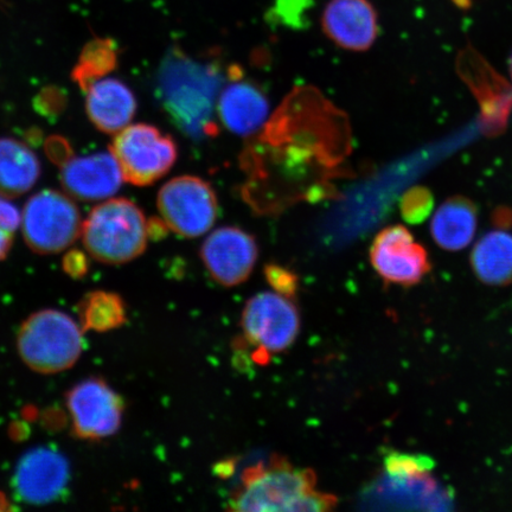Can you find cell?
<instances>
[{"label":"cell","instance_id":"obj_28","mask_svg":"<svg viewBox=\"0 0 512 512\" xmlns=\"http://www.w3.org/2000/svg\"><path fill=\"white\" fill-rule=\"evenodd\" d=\"M8 509V501H6V499L2 495H0V511Z\"/></svg>","mask_w":512,"mask_h":512},{"label":"cell","instance_id":"obj_27","mask_svg":"<svg viewBox=\"0 0 512 512\" xmlns=\"http://www.w3.org/2000/svg\"><path fill=\"white\" fill-rule=\"evenodd\" d=\"M495 224L499 227H509L512 224V211L509 209H499L495 214Z\"/></svg>","mask_w":512,"mask_h":512},{"label":"cell","instance_id":"obj_9","mask_svg":"<svg viewBox=\"0 0 512 512\" xmlns=\"http://www.w3.org/2000/svg\"><path fill=\"white\" fill-rule=\"evenodd\" d=\"M369 259L375 272L389 285L412 287L432 271L426 248L401 224L384 228L376 235Z\"/></svg>","mask_w":512,"mask_h":512},{"label":"cell","instance_id":"obj_15","mask_svg":"<svg viewBox=\"0 0 512 512\" xmlns=\"http://www.w3.org/2000/svg\"><path fill=\"white\" fill-rule=\"evenodd\" d=\"M86 93V112L96 130L115 134L130 125L137 112V99L132 89L118 79H101Z\"/></svg>","mask_w":512,"mask_h":512},{"label":"cell","instance_id":"obj_24","mask_svg":"<svg viewBox=\"0 0 512 512\" xmlns=\"http://www.w3.org/2000/svg\"><path fill=\"white\" fill-rule=\"evenodd\" d=\"M21 220L22 213L15 204L0 196V261L9 255Z\"/></svg>","mask_w":512,"mask_h":512},{"label":"cell","instance_id":"obj_7","mask_svg":"<svg viewBox=\"0 0 512 512\" xmlns=\"http://www.w3.org/2000/svg\"><path fill=\"white\" fill-rule=\"evenodd\" d=\"M110 152L125 181L137 187H149L168 175L178 158L174 138L149 124L128 125L115 134Z\"/></svg>","mask_w":512,"mask_h":512},{"label":"cell","instance_id":"obj_17","mask_svg":"<svg viewBox=\"0 0 512 512\" xmlns=\"http://www.w3.org/2000/svg\"><path fill=\"white\" fill-rule=\"evenodd\" d=\"M478 209L470 198H448L434 214L431 234L440 248L450 252L462 251L475 238Z\"/></svg>","mask_w":512,"mask_h":512},{"label":"cell","instance_id":"obj_5","mask_svg":"<svg viewBox=\"0 0 512 512\" xmlns=\"http://www.w3.org/2000/svg\"><path fill=\"white\" fill-rule=\"evenodd\" d=\"M240 325L243 341L253 350V360L266 364L273 355L290 349L297 341L302 319L293 299L267 291L248 299Z\"/></svg>","mask_w":512,"mask_h":512},{"label":"cell","instance_id":"obj_10","mask_svg":"<svg viewBox=\"0 0 512 512\" xmlns=\"http://www.w3.org/2000/svg\"><path fill=\"white\" fill-rule=\"evenodd\" d=\"M67 408L73 430L82 439L110 438L123 422V400L99 379L76 384L67 395Z\"/></svg>","mask_w":512,"mask_h":512},{"label":"cell","instance_id":"obj_12","mask_svg":"<svg viewBox=\"0 0 512 512\" xmlns=\"http://www.w3.org/2000/svg\"><path fill=\"white\" fill-rule=\"evenodd\" d=\"M322 29L337 47L361 53L379 37V16L370 0H330L323 11Z\"/></svg>","mask_w":512,"mask_h":512},{"label":"cell","instance_id":"obj_1","mask_svg":"<svg viewBox=\"0 0 512 512\" xmlns=\"http://www.w3.org/2000/svg\"><path fill=\"white\" fill-rule=\"evenodd\" d=\"M338 499L318 489L315 471L294 466L274 456L247 467L228 509L255 512H323L336 508Z\"/></svg>","mask_w":512,"mask_h":512},{"label":"cell","instance_id":"obj_13","mask_svg":"<svg viewBox=\"0 0 512 512\" xmlns=\"http://www.w3.org/2000/svg\"><path fill=\"white\" fill-rule=\"evenodd\" d=\"M68 480L67 459L53 448L38 447L19 460L14 486L23 502L46 504L66 490Z\"/></svg>","mask_w":512,"mask_h":512},{"label":"cell","instance_id":"obj_26","mask_svg":"<svg viewBox=\"0 0 512 512\" xmlns=\"http://www.w3.org/2000/svg\"><path fill=\"white\" fill-rule=\"evenodd\" d=\"M63 267L69 275L80 277V275L86 273V256L78 251H72L66 255V258H64Z\"/></svg>","mask_w":512,"mask_h":512},{"label":"cell","instance_id":"obj_3","mask_svg":"<svg viewBox=\"0 0 512 512\" xmlns=\"http://www.w3.org/2000/svg\"><path fill=\"white\" fill-rule=\"evenodd\" d=\"M220 79L208 67L176 55L160 69L158 88L165 111L192 137L211 133L214 99Z\"/></svg>","mask_w":512,"mask_h":512},{"label":"cell","instance_id":"obj_14","mask_svg":"<svg viewBox=\"0 0 512 512\" xmlns=\"http://www.w3.org/2000/svg\"><path fill=\"white\" fill-rule=\"evenodd\" d=\"M60 178L66 194L83 202L108 200L125 181L111 152L67 159Z\"/></svg>","mask_w":512,"mask_h":512},{"label":"cell","instance_id":"obj_22","mask_svg":"<svg viewBox=\"0 0 512 512\" xmlns=\"http://www.w3.org/2000/svg\"><path fill=\"white\" fill-rule=\"evenodd\" d=\"M434 463L431 458L402 452H390L384 459V469L393 482H420L430 475Z\"/></svg>","mask_w":512,"mask_h":512},{"label":"cell","instance_id":"obj_16","mask_svg":"<svg viewBox=\"0 0 512 512\" xmlns=\"http://www.w3.org/2000/svg\"><path fill=\"white\" fill-rule=\"evenodd\" d=\"M217 112L229 132L246 137L259 131L270 113V102L261 89L240 78L223 89Z\"/></svg>","mask_w":512,"mask_h":512},{"label":"cell","instance_id":"obj_4","mask_svg":"<svg viewBox=\"0 0 512 512\" xmlns=\"http://www.w3.org/2000/svg\"><path fill=\"white\" fill-rule=\"evenodd\" d=\"M83 328L59 310H42L31 315L18 332L19 356L40 374H57L74 366L82 354Z\"/></svg>","mask_w":512,"mask_h":512},{"label":"cell","instance_id":"obj_18","mask_svg":"<svg viewBox=\"0 0 512 512\" xmlns=\"http://www.w3.org/2000/svg\"><path fill=\"white\" fill-rule=\"evenodd\" d=\"M40 176V160L28 145L14 138H0V196L27 194Z\"/></svg>","mask_w":512,"mask_h":512},{"label":"cell","instance_id":"obj_8","mask_svg":"<svg viewBox=\"0 0 512 512\" xmlns=\"http://www.w3.org/2000/svg\"><path fill=\"white\" fill-rule=\"evenodd\" d=\"M157 208L165 227L185 239L207 234L219 217V200L211 185L196 176H179L158 192Z\"/></svg>","mask_w":512,"mask_h":512},{"label":"cell","instance_id":"obj_21","mask_svg":"<svg viewBox=\"0 0 512 512\" xmlns=\"http://www.w3.org/2000/svg\"><path fill=\"white\" fill-rule=\"evenodd\" d=\"M126 307L118 294L94 292L80 305V324L83 330L107 332L125 323Z\"/></svg>","mask_w":512,"mask_h":512},{"label":"cell","instance_id":"obj_19","mask_svg":"<svg viewBox=\"0 0 512 512\" xmlns=\"http://www.w3.org/2000/svg\"><path fill=\"white\" fill-rule=\"evenodd\" d=\"M471 266L485 285L512 284V235L499 229L485 234L473 248Z\"/></svg>","mask_w":512,"mask_h":512},{"label":"cell","instance_id":"obj_6","mask_svg":"<svg viewBox=\"0 0 512 512\" xmlns=\"http://www.w3.org/2000/svg\"><path fill=\"white\" fill-rule=\"evenodd\" d=\"M82 224L80 210L72 197L56 190L37 192L22 211L24 241L37 254L66 251L81 238Z\"/></svg>","mask_w":512,"mask_h":512},{"label":"cell","instance_id":"obj_23","mask_svg":"<svg viewBox=\"0 0 512 512\" xmlns=\"http://www.w3.org/2000/svg\"><path fill=\"white\" fill-rule=\"evenodd\" d=\"M434 207L432 192L425 187H414L405 192L400 201L403 219L408 223L424 222Z\"/></svg>","mask_w":512,"mask_h":512},{"label":"cell","instance_id":"obj_20","mask_svg":"<svg viewBox=\"0 0 512 512\" xmlns=\"http://www.w3.org/2000/svg\"><path fill=\"white\" fill-rule=\"evenodd\" d=\"M118 64V49L107 38H95L81 51L79 61L72 72V79L83 92L94 82L112 73Z\"/></svg>","mask_w":512,"mask_h":512},{"label":"cell","instance_id":"obj_25","mask_svg":"<svg viewBox=\"0 0 512 512\" xmlns=\"http://www.w3.org/2000/svg\"><path fill=\"white\" fill-rule=\"evenodd\" d=\"M265 275L267 283L273 287V291L291 299L296 296L298 291L296 274L283 266L271 264L266 266Z\"/></svg>","mask_w":512,"mask_h":512},{"label":"cell","instance_id":"obj_2","mask_svg":"<svg viewBox=\"0 0 512 512\" xmlns=\"http://www.w3.org/2000/svg\"><path fill=\"white\" fill-rule=\"evenodd\" d=\"M86 251L107 265H123L139 258L151 238L150 221L127 198H108L96 206L82 224Z\"/></svg>","mask_w":512,"mask_h":512},{"label":"cell","instance_id":"obj_29","mask_svg":"<svg viewBox=\"0 0 512 512\" xmlns=\"http://www.w3.org/2000/svg\"><path fill=\"white\" fill-rule=\"evenodd\" d=\"M510 72H511V76H512V55H511V59H510Z\"/></svg>","mask_w":512,"mask_h":512},{"label":"cell","instance_id":"obj_11","mask_svg":"<svg viewBox=\"0 0 512 512\" xmlns=\"http://www.w3.org/2000/svg\"><path fill=\"white\" fill-rule=\"evenodd\" d=\"M200 256L211 279L232 288L251 277L259 259V246L246 230L227 226L214 230L204 240Z\"/></svg>","mask_w":512,"mask_h":512}]
</instances>
